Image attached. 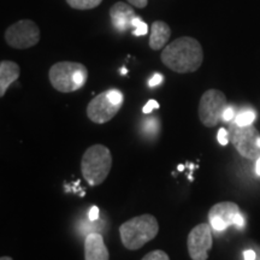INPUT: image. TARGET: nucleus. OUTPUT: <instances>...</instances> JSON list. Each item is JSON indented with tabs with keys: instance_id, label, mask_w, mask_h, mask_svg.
I'll list each match as a JSON object with an SVG mask.
<instances>
[{
	"instance_id": "nucleus-1",
	"label": "nucleus",
	"mask_w": 260,
	"mask_h": 260,
	"mask_svg": "<svg viewBox=\"0 0 260 260\" xmlns=\"http://www.w3.org/2000/svg\"><path fill=\"white\" fill-rule=\"evenodd\" d=\"M165 67L178 74L194 73L201 67L204 51L200 42L190 37H182L169 44L161 52Z\"/></svg>"
},
{
	"instance_id": "nucleus-2",
	"label": "nucleus",
	"mask_w": 260,
	"mask_h": 260,
	"mask_svg": "<svg viewBox=\"0 0 260 260\" xmlns=\"http://www.w3.org/2000/svg\"><path fill=\"white\" fill-rule=\"evenodd\" d=\"M159 233L158 220L152 214H141L126 220L119 226V235L123 246L130 251H136L152 241Z\"/></svg>"
},
{
	"instance_id": "nucleus-3",
	"label": "nucleus",
	"mask_w": 260,
	"mask_h": 260,
	"mask_svg": "<svg viewBox=\"0 0 260 260\" xmlns=\"http://www.w3.org/2000/svg\"><path fill=\"white\" fill-rule=\"evenodd\" d=\"M112 168V155L104 145H93L84 152L81 160V172L89 186L102 184Z\"/></svg>"
},
{
	"instance_id": "nucleus-4",
	"label": "nucleus",
	"mask_w": 260,
	"mask_h": 260,
	"mask_svg": "<svg viewBox=\"0 0 260 260\" xmlns=\"http://www.w3.org/2000/svg\"><path fill=\"white\" fill-rule=\"evenodd\" d=\"M50 82L60 93H73L82 88L88 80V69L76 61H59L50 69Z\"/></svg>"
},
{
	"instance_id": "nucleus-5",
	"label": "nucleus",
	"mask_w": 260,
	"mask_h": 260,
	"mask_svg": "<svg viewBox=\"0 0 260 260\" xmlns=\"http://www.w3.org/2000/svg\"><path fill=\"white\" fill-rule=\"evenodd\" d=\"M123 102L124 96L121 90L115 88L107 89L90 100L87 106V116L96 124H104L111 121L119 112Z\"/></svg>"
},
{
	"instance_id": "nucleus-6",
	"label": "nucleus",
	"mask_w": 260,
	"mask_h": 260,
	"mask_svg": "<svg viewBox=\"0 0 260 260\" xmlns=\"http://www.w3.org/2000/svg\"><path fill=\"white\" fill-rule=\"evenodd\" d=\"M5 41L16 50H27L40 41V28L30 19H21L6 29Z\"/></svg>"
},
{
	"instance_id": "nucleus-7",
	"label": "nucleus",
	"mask_w": 260,
	"mask_h": 260,
	"mask_svg": "<svg viewBox=\"0 0 260 260\" xmlns=\"http://www.w3.org/2000/svg\"><path fill=\"white\" fill-rule=\"evenodd\" d=\"M226 96L218 89L206 90L199 103V118L207 128H213L222 121L226 109Z\"/></svg>"
},
{
	"instance_id": "nucleus-8",
	"label": "nucleus",
	"mask_w": 260,
	"mask_h": 260,
	"mask_svg": "<svg viewBox=\"0 0 260 260\" xmlns=\"http://www.w3.org/2000/svg\"><path fill=\"white\" fill-rule=\"evenodd\" d=\"M229 138L234 147L242 157L247 159H258L260 157L258 145L260 135L253 125L240 126L233 122L229 126Z\"/></svg>"
},
{
	"instance_id": "nucleus-9",
	"label": "nucleus",
	"mask_w": 260,
	"mask_h": 260,
	"mask_svg": "<svg viewBox=\"0 0 260 260\" xmlns=\"http://www.w3.org/2000/svg\"><path fill=\"white\" fill-rule=\"evenodd\" d=\"M187 247L188 253L193 260H207L210 249L212 248L210 224L201 223L194 226L188 235Z\"/></svg>"
},
{
	"instance_id": "nucleus-10",
	"label": "nucleus",
	"mask_w": 260,
	"mask_h": 260,
	"mask_svg": "<svg viewBox=\"0 0 260 260\" xmlns=\"http://www.w3.org/2000/svg\"><path fill=\"white\" fill-rule=\"evenodd\" d=\"M239 212V206L235 203L224 201L213 205L209 212L210 225L214 232H224L226 228L234 225V218Z\"/></svg>"
},
{
	"instance_id": "nucleus-11",
	"label": "nucleus",
	"mask_w": 260,
	"mask_h": 260,
	"mask_svg": "<svg viewBox=\"0 0 260 260\" xmlns=\"http://www.w3.org/2000/svg\"><path fill=\"white\" fill-rule=\"evenodd\" d=\"M136 17L133 8L125 3L118 2L110 9L111 23L118 31H125L133 27V19Z\"/></svg>"
},
{
	"instance_id": "nucleus-12",
	"label": "nucleus",
	"mask_w": 260,
	"mask_h": 260,
	"mask_svg": "<svg viewBox=\"0 0 260 260\" xmlns=\"http://www.w3.org/2000/svg\"><path fill=\"white\" fill-rule=\"evenodd\" d=\"M84 260H110L102 234H88L84 240Z\"/></svg>"
},
{
	"instance_id": "nucleus-13",
	"label": "nucleus",
	"mask_w": 260,
	"mask_h": 260,
	"mask_svg": "<svg viewBox=\"0 0 260 260\" xmlns=\"http://www.w3.org/2000/svg\"><path fill=\"white\" fill-rule=\"evenodd\" d=\"M18 64L11 60H3L0 63V96H4L6 90L19 77Z\"/></svg>"
},
{
	"instance_id": "nucleus-14",
	"label": "nucleus",
	"mask_w": 260,
	"mask_h": 260,
	"mask_svg": "<svg viewBox=\"0 0 260 260\" xmlns=\"http://www.w3.org/2000/svg\"><path fill=\"white\" fill-rule=\"evenodd\" d=\"M171 37V29L168 23L162 21H155L151 25L149 35V47L154 51H159L165 46Z\"/></svg>"
},
{
	"instance_id": "nucleus-15",
	"label": "nucleus",
	"mask_w": 260,
	"mask_h": 260,
	"mask_svg": "<svg viewBox=\"0 0 260 260\" xmlns=\"http://www.w3.org/2000/svg\"><path fill=\"white\" fill-rule=\"evenodd\" d=\"M256 113L253 110H242L241 112H239L234 118V123L240 126H247L252 125L253 122L255 121Z\"/></svg>"
},
{
	"instance_id": "nucleus-16",
	"label": "nucleus",
	"mask_w": 260,
	"mask_h": 260,
	"mask_svg": "<svg viewBox=\"0 0 260 260\" xmlns=\"http://www.w3.org/2000/svg\"><path fill=\"white\" fill-rule=\"evenodd\" d=\"M103 0H67L69 6L75 10H90L102 4Z\"/></svg>"
},
{
	"instance_id": "nucleus-17",
	"label": "nucleus",
	"mask_w": 260,
	"mask_h": 260,
	"mask_svg": "<svg viewBox=\"0 0 260 260\" xmlns=\"http://www.w3.org/2000/svg\"><path fill=\"white\" fill-rule=\"evenodd\" d=\"M142 130H144L147 135H157L159 130H160V123H159L157 117H152V118L145 121L144 124H142Z\"/></svg>"
},
{
	"instance_id": "nucleus-18",
	"label": "nucleus",
	"mask_w": 260,
	"mask_h": 260,
	"mask_svg": "<svg viewBox=\"0 0 260 260\" xmlns=\"http://www.w3.org/2000/svg\"><path fill=\"white\" fill-rule=\"evenodd\" d=\"M133 35H135V37H144L148 32V25L145 23L144 21H142L141 17H136L133 19Z\"/></svg>"
},
{
	"instance_id": "nucleus-19",
	"label": "nucleus",
	"mask_w": 260,
	"mask_h": 260,
	"mask_svg": "<svg viewBox=\"0 0 260 260\" xmlns=\"http://www.w3.org/2000/svg\"><path fill=\"white\" fill-rule=\"evenodd\" d=\"M141 260H170L164 251H152L146 254Z\"/></svg>"
},
{
	"instance_id": "nucleus-20",
	"label": "nucleus",
	"mask_w": 260,
	"mask_h": 260,
	"mask_svg": "<svg viewBox=\"0 0 260 260\" xmlns=\"http://www.w3.org/2000/svg\"><path fill=\"white\" fill-rule=\"evenodd\" d=\"M217 140L222 146H226L228 142H229V132H226L224 128H220L218 130V134H217Z\"/></svg>"
},
{
	"instance_id": "nucleus-21",
	"label": "nucleus",
	"mask_w": 260,
	"mask_h": 260,
	"mask_svg": "<svg viewBox=\"0 0 260 260\" xmlns=\"http://www.w3.org/2000/svg\"><path fill=\"white\" fill-rule=\"evenodd\" d=\"M159 107H160V106H159V103L155 102L154 99H151V100H148L147 104H146V105L144 106V109H142V112H144L145 115H148V113H151L154 109H159Z\"/></svg>"
},
{
	"instance_id": "nucleus-22",
	"label": "nucleus",
	"mask_w": 260,
	"mask_h": 260,
	"mask_svg": "<svg viewBox=\"0 0 260 260\" xmlns=\"http://www.w3.org/2000/svg\"><path fill=\"white\" fill-rule=\"evenodd\" d=\"M235 110H234V107H232V106H226V109H225V111H224V113H223V118H222V121L223 122H230V121H233L234 118H235Z\"/></svg>"
},
{
	"instance_id": "nucleus-23",
	"label": "nucleus",
	"mask_w": 260,
	"mask_h": 260,
	"mask_svg": "<svg viewBox=\"0 0 260 260\" xmlns=\"http://www.w3.org/2000/svg\"><path fill=\"white\" fill-rule=\"evenodd\" d=\"M162 75L161 74H154L153 76L151 77V80L148 81V86L149 87H155V86H159L162 82Z\"/></svg>"
},
{
	"instance_id": "nucleus-24",
	"label": "nucleus",
	"mask_w": 260,
	"mask_h": 260,
	"mask_svg": "<svg viewBox=\"0 0 260 260\" xmlns=\"http://www.w3.org/2000/svg\"><path fill=\"white\" fill-rule=\"evenodd\" d=\"M99 207L98 206H92L89 210V213H88V218L90 222H95L99 218Z\"/></svg>"
},
{
	"instance_id": "nucleus-25",
	"label": "nucleus",
	"mask_w": 260,
	"mask_h": 260,
	"mask_svg": "<svg viewBox=\"0 0 260 260\" xmlns=\"http://www.w3.org/2000/svg\"><path fill=\"white\" fill-rule=\"evenodd\" d=\"M234 225L236 228H239V229H241L245 225V218H243V216L241 213H237L235 216V218H234Z\"/></svg>"
},
{
	"instance_id": "nucleus-26",
	"label": "nucleus",
	"mask_w": 260,
	"mask_h": 260,
	"mask_svg": "<svg viewBox=\"0 0 260 260\" xmlns=\"http://www.w3.org/2000/svg\"><path fill=\"white\" fill-rule=\"evenodd\" d=\"M128 2H129L132 5L136 6V8L144 9V8H146V6H147L148 0H128Z\"/></svg>"
},
{
	"instance_id": "nucleus-27",
	"label": "nucleus",
	"mask_w": 260,
	"mask_h": 260,
	"mask_svg": "<svg viewBox=\"0 0 260 260\" xmlns=\"http://www.w3.org/2000/svg\"><path fill=\"white\" fill-rule=\"evenodd\" d=\"M243 258H245V260H255L256 254L254 251L248 249V251H246L245 253H243Z\"/></svg>"
},
{
	"instance_id": "nucleus-28",
	"label": "nucleus",
	"mask_w": 260,
	"mask_h": 260,
	"mask_svg": "<svg viewBox=\"0 0 260 260\" xmlns=\"http://www.w3.org/2000/svg\"><path fill=\"white\" fill-rule=\"evenodd\" d=\"M255 174L260 176V157L256 159V162H255Z\"/></svg>"
},
{
	"instance_id": "nucleus-29",
	"label": "nucleus",
	"mask_w": 260,
	"mask_h": 260,
	"mask_svg": "<svg viewBox=\"0 0 260 260\" xmlns=\"http://www.w3.org/2000/svg\"><path fill=\"white\" fill-rule=\"evenodd\" d=\"M0 260H14L11 258V256H2V259Z\"/></svg>"
},
{
	"instance_id": "nucleus-30",
	"label": "nucleus",
	"mask_w": 260,
	"mask_h": 260,
	"mask_svg": "<svg viewBox=\"0 0 260 260\" xmlns=\"http://www.w3.org/2000/svg\"><path fill=\"white\" fill-rule=\"evenodd\" d=\"M121 73H122V75H126V73H128V70H126V69H125V68H122Z\"/></svg>"
},
{
	"instance_id": "nucleus-31",
	"label": "nucleus",
	"mask_w": 260,
	"mask_h": 260,
	"mask_svg": "<svg viewBox=\"0 0 260 260\" xmlns=\"http://www.w3.org/2000/svg\"><path fill=\"white\" fill-rule=\"evenodd\" d=\"M183 169H184V167H183V165H178V170H180V171H182V170H183Z\"/></svg>"
}]
</instances>
